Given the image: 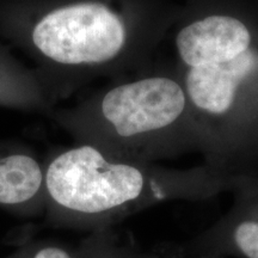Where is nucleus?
<instances>
[{"label": "nucleus", "instance_id": "0eeeda50", "mask_svg": "<svg viewBox=\"0 0 258 258\" xmlns=\"http://www.w3.org/2000/svg\"><path fill=\"white\" fill-rule=\"evenodd\" d=\"M35 258H71L69 253L64 252L63 250L57 249V247H47V249L41 250Z\"/></svg>", "mask_w": 258, "mask_h": 258}, {"label": "nucleus", "instance_id": "423d86ee", "mask_svg": "<svg viewBox=\"0 0 258 258\" xmlns=\"http://www.w3.org/2000/svg\"><path fill=\"white\" fill-rule=\"evenodd\" d=\"M42 179V170L34 158L25 154L0 158V203L18 205L32 199Z\"/></svg>", "mask_w": 258, "mask_h": 258}, {"label": "nucleus", "instance_id": "f257e3e1", "mask_svg": "<svg viewBox=\"0 0 258 258\" xmlns=\"http://www.w3.org/2000/svg\"><path fill=\"white\" fill-rule=\"evenodd\" d=\"M173 47L201 132L202 164L258 176V10L192 0L177 19Z\"/></svg>", "mask_w": 258, "mask_h": 258}, {"label": "nucleus", "instance_id": "20e7f679", "mask_svg": "<svg viewBox=\"0 0 258 258\" xmlns=\"http://www.w3.org/2000/svg\"><path fill=\"white\" fill-rule=\"evenodd\" d=\"M177 19H140L104 3L84 2L44 15L31 38L42 55L56 63L118 69L146 56Z\"/></svg>", "mask_w": 258, "mask_h": 258}, {"label": "nucleus", "instance_id": "7ed1b4c3", "mask_svg": "<svg viewBox=\"0 0 258 258\" xmlns=\"http://www.w3.org/2000/svg\"><path fill=\"white\" fill-rule=\"evenodd\" d=\"M96 146L146 161L202 152L201 132L175 66L108 89L91 103Z\"/></svg>", "mask_w": 258, "mask_h": 258}, {"label": "nucleus", "instance_id": "39448f33", "mask_svg": "<svg viewBox=\"0 0 258 258\" xmlns=\"http://www.w3.org/2000/svg\"><path fill=\"white\" fill-rule=\"evenodd\" d=\"M222 217L179 244L180 258H258V176H249L232 192Z\"/></svg>", "mask_w": 258, "mask_h": 258}, {"label": "nucleus", "instance_id": "f03ea898", "mask_svg": "<svg viewBox=\"0 0 258 258\" xmlns=\"http://www.w3.org/2000/svg\"><path fill=\"white\" fill-rule=\"evenodd\" d=\"M245 177L206 165L161 169L116 156L96 145L66 151L50 163L46 184L62 207L93 217H110L163 201H206L233 192Z\"/></svg>", "mask_w": 258, "mask_h": 258}]
</instances>
